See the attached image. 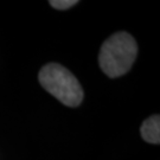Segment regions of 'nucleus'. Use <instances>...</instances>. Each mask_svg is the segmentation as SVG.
<instances>
[{
  "instance_id": "3",
  "label": "nucleus",
  "mask_w": 160,
  "mask_h": 160,
  "mask_svg": "<svg viewBox=\"0 0 160 160\" xmlns=\"http://www.w3.org/2000/svg\"><path fill=\"white\" fill-rule=\"evenodd\" d=\"M141 137L149 143L160 142V118L159 115H153L145 120L140 128Z\"/></svg>"
},
{
  "instance_id": "1",
  "label": "nucleus",
  "mask_w": 160,
  "mask_h": 160,
  "mask_svg": "<svg viewBox=\"0 0 160 160\" xmlns=\"http://www.w3.org/2000/svg\"><path fill=\"white\" fill-rule=\"evenodd\" d=\"M137 55L138 44L135 39L127 32H118L102 44L98 64L108 77L115 78L131 70Z\"/></svg>"
},
{
  "instance_id": "4",
  "label": "nucleus",
  "mask_w": 160,
  "mask_h": 160,
  "mask_svg": "<svg viewBox=\"0 0 160 160\" xmlns=\"http://www.w3.org/2000/svg\"><path fill=\"white\" fill-rule=\"evenodd\" d=\"M76 4H78V1L76 0H52L50 1V5L57 10H68Z\"/></svg>"
},
{
  "instance_id": "2",
  "label": "nucleus",
  "mask_w": 160,
  "mask_h": 160,
  "mask_svg": "<svg viewBox=\"0 0 160 160\" xmlns=\"http://www.w3.org/2000/svg\"><path fill=\"white\" fill-rule=\"evenodd\" d=\"M38 80L46 92L68 107H77L83 101V89L78 80L61 64L44 65L40 69Z\"/></svg>"
}]
</instances>
